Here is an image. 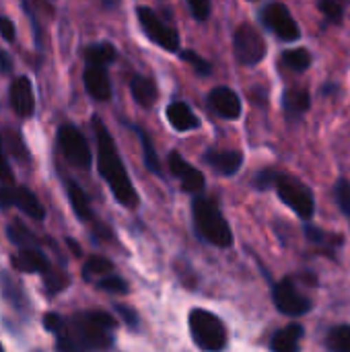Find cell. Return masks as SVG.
Segmentation results:
<instances>
[{"mask_svg": "<svg viewBox=\"0 0 350 352\" xmlns=\"http://www.w3.org/2000/svg\"><path fill=\"white\" fill-rule=\"evenodd\" d=\"M118 322L99 309L78 311L66 320L62 336H58V351H105L113 346V332Z\"/></svg>", "mask_w": 350, "mask_h": 352, "instance_id": "obj_1", "label": "cell"}, {"mask_svg": "<svg viewBox=\"0 0 350 352\" xmlns=\"http://www.w3.org/2000/svg\"><path fill=\"white\" fill-rule=\"evenodd\" d=\"M93 128H95V138H97V169L103 182L109 186L113 198L126 206V208H136L140 204V198L136 194V188L126 171V165L120 157V151L116 146L113 136L105 128V124L95 116L93 118Z\"/></svg>", "mask_w": 350, "mask_h": 352, "instance_id": "obj_2", "label": "cell"}, {"mask_svg": "<svg viewBox=\"0 0 350 352\" xmlns=\"http://www.w3.org/2000/svg\"><path fill=\"white\" fill-rule=\"evenodd\" d=\"M192 223L198 239H202L208 245H215L219 250L233 248V231L229 221L225 219L221 206L215 198H208L204 194H196L192 200Z\"/></svg>", "mask_w": 350, "mask_h": 352, "instance_id": "obj_3", "label": "cell"}, {"mask_svg": "<svg viewBox=\"0 0 350 352\" xmlns=\"http://www.w3.org/2000/svg\"><path fill=\"white\" fill-rule=\"evenodd\" d=\"M188 326H190V336L200 351L221 352L227 349L229 344L227 326L217 314L196 307L188 316Z\"/></svg>", "mask_w": 350, "mask_h": 352, "instance_id": "obj_4", "label": "cell"}, {"mask_svg": "<svg viewBox=\"0 0 350 352\" xmlns=\"http://www.w3.org/2000/svg\"><path fill=\"white\" fill-rule=\"evenodd\" d=\"M276 194L281 198V202L291 208L301 221H311L316 214V196L311 192V188L301 182L299 177L287 175L283 173L276 182Z\"/></svg>", "mask_w": 350, "mask_h": 352, "instance_id": "obj_5", "label": "cell"}, {"mask_svg": "<svg viewBox=\"0 0 350 352\" xmlns=\"http://www.w3.org/2000/svg\"><path fill=\"white\" fill-rule=\"evenodd\" d=\"M136 19L140 23L142 33L146 35V39L151 43H155L161 50L171 52V54L179 52V43H182L179 31L173 25H169L165 19H161L157 14V10H153L151 6L140 4V6H136Z\"/></svg>", "mask_w": 350, "mask_h": 352, "instance_id": "obj_6", "label": "cell"}, {"mask_svg": "<svg viewBox=\"0 0 350 352\" xmlns=\"http://www.w3.org/2000/svg\"><path fill=\"white\" fill-rule=\"evenodd\" d=\"M272 301L287 318H303L314 309V301L301 293L297 276H283L272 287Z\"/></svg>", "mask_w": 350, "mask_h": 352, "instance_id": "obj_7", "label": "cell"}, {"mask_svg": "<svg viewBox=\"0 0 350 352\" xmlns=\"http://www.w3.org/2000/svg\"><path fill=\"white\" fill-rule=\"evenodd\" d=\"M266 39L252 23H239L233 31V54L241 66H258L266 58Z\"/></svg>", "mask_w": 350, "mask_h": 352, "instance_id": "obj_8", "label": "cell"}, {"mask_svg": "<svg viewBox=\"0 0 350 352\" xmlns=\"http://www.w3.org/2000/svg\"><path fill=\"white\" fill-rule=\"evenodd\" d=\"M260 21L281 41L293 43V41L301 39V29H299L297 21L293 19L291 10L287 8V4H283V2H276V0L268 2L260 10Z\"/></svg>", "mask_w": 350, "mask_h": 352, "instance_id": "obj_9", "label": "cell"}, {"mask_svg": "<svg viewBox=\"0 0 350 352\" xmlns=\"http://www.w3.org/2000/svg\"><path fill=\"white\" fill-rule=\"evenodd\" d=\"M58 144H60L64 157L74 167H80V169H89L91 167V161H93L91 146H89L85 134L76 126H72V124L60 126V130H58Z\"/></svg>", "mask_w": 350, "mask_h": 352, "instance_id": "obj_10", "label": "cell"}, {"mask_svg": "<svg viewBox=\"0 0 350 352\" xmlns=\"http://www.w3.org/2000/svg\"><path fill=\"white\" fill-rule=\"evenodd\" d=\"M167 169L169 173L179 182L182 190L196 196V194H204L206 190V177L204 173L194 167L190 161L184 159V155H179V151H171L167 157Z\"/></svg>", "mask_w": 350, "mask_h": 352, "instance_id": "obj_11", "label": "cell"}, {"mask_svg": "<svg viewBox=\"0 0 350 352\" xmlns=\"http://www.w3.org/2000/svg\"><path fill=\"white\" fill-rule=\"evenodd\" d=\"M0 206L2 208L14 206V208H19L23 214H27L33 221H43L45 219L43 204L37 200V196L31 190H27L23 186H19V188L2 186L0 188Z\"/></svg>", "mask_w": 350, "mask_h": 352, "instance_id": "obj_12", "label": "cell"}, {"mask_svg": "<svg viewBox=\"0 0 350 352\" xmlns=\"http://www.w3.org/2000/svg\"><path fill=\"white\" fill-rule=\"evenodd\" d=\"M202 163L212 169L217 175L223 177H233L239 173L243 167V153L241 151H231V148H217L210 146L202 153Z\"/></svg>", "mask_w": 350, "mask_h": 352, "instance_id": "obj_13", "label": "cell"}, {"mask_svg": "<svg viewBox=\"0 0 350 352\" xmlns=\"http://www.w3.org/2000/svg\"><path fill=\"white\" fill-rule=\"evenodd\" d=\"M206 101H208L210 111H215V113H217L219 118H223V120H231V122H233V120L241 118L243 103H241V97H239L231 87H225V85L215 87V89L208 93Z\"/></svg>", "mask_w": 350, "mask_h": 352, "instance_id": "obj_14", "label": "cell"}, {"mask_svg": "<svg viewBox=\"0 0 350 352\" xmlns=\"http://www.w3.org/2000/svg\"><path fill=\"white\" fill-rule=\"evenodd\" d=\"M303 233H305V239L316 248V256H326V258L336 260V252L344 245V235L326 231L309 221H305Z\"/></svg>", "mask_w": 350, "mask_h": 352, "instance_id": "obj_15", "label": "cell"}, {"mask_svg": "<svg viewBox=\"0 0 350 352\" xmlns=\"http://www.w3.org/2000/svg\"><path fill=\"white\" fill-rule=\"evenodd\" d=\"M83 82L87 93L95 99V101H109L113 95L111 89V78L107 74V66L101 64H87L85 72H83Z\"/></svg>", "mask_w": 350, "mask_h": 352, "instance_id": "obj_16", "label": "cell"}, {"mask_svg": "<svg viewBox=\"0 0 350 352\" xmlns=\"http://www.w3.org/2000/svg\"><path fill=\"white\" fill-rule=\"evenodd\" d=\"M311 109V93L305 87H289L283 93V111L289 122L301 120Z\"/></svg>", "mask_w": 350, "mask_h": 352, "instance_id": "obj_17", "label": "cell"}, {"mask_svg": "<svg viewBox=\"0 0 350 352\" xmlns=\"http://www.w3.org/2000/svg\"><path fill=\"white\" fill-rule=\"evenodd\" d=\"M10 105L21 118H31L35 111V97H33V87L27 76L14 78L10 85Z\"/></svg>", "mask_w": 350, "mask_h": 352, "instance_id": "obj_18", "label": "cell"}, {"mask_svg": "<svg viewBox=\"0 0 350 352\" xmlns=\"http://www.w3.org/2000/svg\"><path fill=\"white\" fill-rule=\"evenodd\" d=\"M165 118L177 132H194L200 128V118L186 101H171L165 109Z\"/></svg>", "mask_w": 350, "mask_h": 352, "instance_id": "obj_19", "label": "cell"}, {"mask_svg": "<svg viewBox=\"0 0 350 352\" xmlns=\"http://www.w3.org/2000/svg\"><path fill=\"white\" fill-rule=\"evenodd\" d=\"M10 264L14 266V270L27 274H35V272L45 274L50 270V262L39 248H21V252L10 258Z\"/></svg>", "mask_w": 350, "mask_h": 352, "instance_id": "obj_20", "label": "cell"}, {"mask_svg": "<svg viewBox=\"0 0 350 352\" xmlns=\"http://www.w3.org/2000/svg\"><path fill=\"white\" fill-rule=\"evenodd\" d=\"M305 336V328L297 322L281 328L274 332V336L270 338L268 349L274 352H297L301 346V340Z\"/></svg>", "mask_w": 350, "mask_h": 352, "instance_id": "obj_21", "label": "cell"}, {"mask_svg": "<svg viewBox=\"0 0 350 352\" xmlns=\"http://www.w3.org/2000/svg\"><path fill=\"white\" fill-rule=\"evenodd\" d=\"M130 93H132V99L144 109H151L159 99L157 82L151 76H144V74H134L130 78Z\"/></svg>", "mask_w": 350, "mask_h": 352, "instance_id": "obj_22", "label": "cell"}, {"mask_svg": "<svg viewBox=\"0 0 350 352\" xmlns=\"http://www.w3.org/2000/svg\"><path fill=\"white\" fill-rule=\"evenodd\" d=\"M66 194H68V200L72 204V210L74 214L83 221V223H89L93 225L95 223V212L91 208V198L89 194L76 184V182H66Z\"/></svg>", "mask_w": 350, "mask_h": 352, "instance_id": "obj_23", "label": "cell"}, {"mask_svg": "<svg viewBox=\"0 0 350 352\" xmlns=\"http://www.w3.org/2000/svg\"><path fill=\"white\" fill-rule=\"evenodd\" d=\"M132 128V132L138 136V140H140V146H142V159H144V167L153 173V175H157V177H163V165H161V161H159V155H157V148H155V144H153V138H151V134L144 130V128H140V126H130Z\"/></svg>", "mask_w": 350, "mask_h": 352, "instance_id": "obj_24", "label": "cell"}, {"mask_svg": "<svg viewBox=\"0 0 350 352\" xmlns=\"http://www.w3.org/2000/svg\"><path fill=\"white\" fill-rule=\"evenodd\" d=\"M281 64L293 72H305L311 68L314 64V56L307 47H293V50H285L281 54Z\"/></svg>", "mask_w": 350, "mask_h": 352, "instance_id": "obj_25", "label": "cell"}, {"mask_svg": "<svg viewBox=\"0 0 350 352\" xmlns=\"http://www.w3.org/2000/svg\"><path fill=\"white\" fill-rule=\"evenodd\" d=\"M87 64H101V66H109L118 60V52L111 43L103 41V43H93L89 47H85L83 52Z\"/></svg>", "mask_w": 350, "mask_h": 352, "instance_id": "obj_26", "label": "cell"}, {"mask_svg": "<svg viewBox=\"0 0 350 352\" xmlns=\"http://www.w3.org/2000/svg\"><path fill=\"white\" fill-rule=\"evenodd\" d=\"M324 346L332 352H350V324H340L328 330Z\"/></svg>", "mask_w": 350, "mask_h": 352, "instance_id": "obj_27", "label": "cell"}, {"mask_svg": "<svg viewBox=\"0 0 350 352\" xmlns=\"http://www.w3.org/2000/svg\"><path fill=\"white\" fill-rule=\"evenodd\" d=\"M283 175V171L278 167H262L256 171V175L252 177V188L258 192H266V190H274L278 177Z\"/></svg>", "mask_w": 350, "mask_h": 352, "instance_id": "obj_28", "label": "cell"}, {"mask_svg": "<svg viewBox=\"0 0 350 352\" xmlns=\"http://www.w3.org/2000/svg\"><path fill=\"white\" fill-rule=\"evenodd\" d=\"M6 235H8L10 243H14L19 250H21V248H37L35 235H33L23 223H10V225L6 227Z\"/></svg>", "mask_w": 350, "mask_h": 352, "instance_id": "obj_29", "label": "cell"}, {"mask_svg": "<svg viewBox=\"0 0 350 352\" xmlns=\"http://www.w3.org/2000/svg\"><path fill=\"white\" fill-rule=\"evenodd\" d=\"M316 6L324 14L326 23H330V25L344 23V2L342 0H318Z\"/></svg>", "mask_w": 350, "mask_h": 352, "instance_id": "obj_30", "label": "cell"}, {"mask_svg": "<svg viewBox=\"0 0 350 352\" xmlns=\"http://www.w3.org/2000/svg\"><path fill=\"white\" fill-rule=\"evenodd\" d=\"M111 272H113V264H111V260H107L103 256H91L83 266V276L87 280H91L93 276H105Z\"/></svg>", "mask_w": 350, "mask_h": 352, "instance_id": "obj_31", "label": "cell"}, {"mask_svg": "<svg viewBox=\"0 0 350 352\" xmlns=\"http://www.w3.org/2000/svg\"><path fill=\"white\" fill-rule=\"evenodd\" d=\"M2 291H4V297L12 303V307L14 309H19V311H25L27 309V303H29V299H27V295L23 293V289L19 287V283H14V280H10L6 274L2 276Z\"/></svg>", "mask_w": 350, "mask_h": 352, "instance_id": "obj_32", "label": "cell"}, {"mask_svg": "<svg viewBox=\"0 0 350 352\" xmlns=\"http://www.w3.org/2000/svg\"><path fill=\"white\" fill-rule=\"evenodd\" d=\"M177 54H179V58H182L186 64L192 66V70H194L198 76H210V74H212V64H210L206 58H202L198 52H194V50H179Z\"/></svg>", "mask_w": 350, "mask_h": 352, "instance_id": "obj_33", "label": "cell"}, {"mask_svg": "<svg viewBox=\"0 0 350 352\" xmlns=\"http://www.w3.org/2000/svg\"><path fill=\"white\" fill-rule=\"evenodd\" d=\"M97 289H101V291H105V293H109V295H128V293H130L128 283H126L122 276L113 274V272L101 276V278L97 280Z\"/></svg>", "mask_w": 350, "mask_h": 352, "instance_id": "obj_34", "label": "cell"}, {"mask_svg": "<svg viewBox=\"0 0 350 352\" xmlns=\"http://www.w3.org/2000/svg\"><path fill=\"white\" fill-rule=\"evenodd\" d=\"M332 196H334V200H336V204H338L340 212H342V214H344V217L350 221V182L349 179L340 177V179L334 184V188H332Z\"/></svg>", "mask_w": 350, "mask_h": 352, "instance_id": "obj_35", "label": "cell"}, {"mask_svg": "<svg viewBox=\"0 0 350 352\" xmlns=\"http://www.w3.org/2000/svg\"><path fill=\"white\" fill-rule=\"evenodd\" d=\"M70 278L62 272V270H47L45 272V289L50 295H56L60 291H64L68 287Z\"/></svg>", "mask_w": 350, "mask_h": 352, "instance_id": "obj_36", "label": "cell"}, {"mask_svg": "<svg viewBox=\"0 0 350 352\" xmlns=\"http://www.w3.org/2000/svg\"><path fill=\"white\" fill-rule=\"evenodd\" d=\"M188 2V8L192 12V16L198 21V23H204L210 19V12H212V2L210 0H186Z\"/></svg>", "mask_w": 350, "mask_h": 352, "instance_id": "obj_37", "label": "cell"}, {"mask_svg": "<svg viewBox=\"0 0 350 352\" xmlns=\"http://www.w3.org/2000/svg\"><path fill=\"white\" fill-rule=\"evenodd\" d=\"M116 311L118 316L124 320V324L130 328V330H138L140 328V318L136 314L134 307H128V305H122V303H116Z\"/></svg>", "mask_w": 350, "mask_h": 352, "instance_id": "obj_38", "label": "cell"}, {"mask_svg": "<svg viewBox=\"0 0 350 352\" xmlns=\"http://www.w3.org/2000/svg\"><path fill=\"white\" fill-rule=\"evenodd\" d=\"M43 328H45L47 332L56 334V336H62V332H64V328H66V320L60 318L58 314H45V316H43Z\"/></svg>", "mask_w": 350, "mask_h": 352, "instance_id": "obj_39", "label": "cell"}, {"mask_svg": "<svg viewBox=\"0 0 350 352\" xmlns=\"http://www.w3.org/2000/svg\"><path fill=\"white\" fill-rule=\"evenodd\" d=\"M0 182L2 184H12V171H10V165L6 161V155H4V148H2V140H0Z\"/></svg>", "mask_w": 350, "mask_h": 352, "instance_id": "obj_40", "label": "cell"}, {"mask_svg": "<svg viewBox=\"0 0 350 352\" xmlns=\"http://www.w3.org/2000/svg\"><path fill=\"white\" fill-rule=\"evenodd\" d=\"M0 35L6 39V41H14L17 37V29H14V23L6 16H0Z\"/></svg>", "mask_w": 350, "mask_h": 352, "instance_id": "obj_41", "label": "cell"}, {"mask_svg": "<svg viewBox=\"0 0 350 352\" xmlns=\"http://www.w3.org/2000/svg\"><path fill=\"white\" fill-rule=\"evenodd\" d=\"M10 70H12V60L4 50H0V74H8Z\"/></svg>", "mask_w": 350, "mask_h": 352, "instance_id": "obj_42", "label": "cell"}, {"mask_svg": "<svg viewBox=\"0 0 350 352\" xmlns=\"http://www.w3.org/2000/svg\"><path fill=\"white\" fill-rule=\"evenodd\" d=\"M297 280H299V283H307L309 287H318V276H314V274H309V272L299 274V276H297Z\"/></svg>", "mask_w": 350, "mask_h": 352, "instance_id": "obj_43", "label": "cell"}, {"mask_svg": "<svg viewBox=\"0 0 350 352\" xmlns=\"http://www.w3.org/2000/svg\"><path fill=\"white\" fill-rule=\"evenodd\" d=\"M322 95H324V97H330V95H338V85L326 82V85L322 87Z\"/></svg>", "mask_w": 350, "mask_h": 352, "instance_id": "obj_44", "label": "cell"}, {"mask_svg": "<svg viewBox=\"0 0 350 352\" xmlns=\"http://www.w3.org/2000/svg\"><path fill=\"white\" fill-rule=\"evenodd\" d=\"M99 2H101V4H103L105 8H116V6H118V4H120L122 0H99Z\"/></svg>", "mask_w": 350, "mask_h": 352, "instance_id": "obj_45", "label": "cell"}, {"mask_svg": "<svg viewBox=\"0 0 350 352\" xmlns=\"http://www.w3.org/2000/svg\"><path fill=\"white\" fill-rule=\"evenodd\" d=\"M2 351H4V346H2V344H0V352H2Z\"/></svg>", "mask_w": 350, "mask_h": 352, "instance_id": "obj_46", "label": "cell"}, {"mask_svg": "<svg viewBox=\"0 0 350 352\" xmlns=\"http://www.w3.org/2000/svg\"><path fill=\"white\" fill-rule=\"evenodd\" d=\"M342 2H344V4H347V2H350V0H342Z\"/></svg>", "mask_w": 350, "mask_h": 352, "instance_id": "obj_47", "label": "cell"}, {"mask_svg": "<svg viewBox=\"0 0 350 352\" xmlns=\"http://www.w3.org/2000/svg\"><path fill=\"white\" fill-rule=\"evenodd\" d=\"M252 2H254V0H252Z\"/></svg>", "mask_w": 350, "mask_h": 352, "instance_id": "obj_48", "label": "cell"}]
</instances>
